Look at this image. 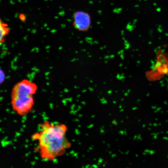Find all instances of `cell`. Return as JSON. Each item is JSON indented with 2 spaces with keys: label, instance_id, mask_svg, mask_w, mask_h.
Returning a JSON list of instances; mask_svg holds the SVG:
<instances>
[{
  "label": "cell",
  "instance_id": "cell-4",
  "mask_svg": "<svg viewBox=\"0 0 168 168\" xmlns=\"http://www.w3.org/2000/svg\"><path fill=\"white\" fill-rule=\"evenodd\" d=\"M10 32L8 24L0 18V45L4 43L6 38Z\"/></svg>",
  "mask_w": 168,
  "mask_h": 168
},
{
  "label": "cell",
  "instance_id": "cell-1",
  "mask_svg": "<svg viewBox=\"0 0 168 168\" xmlns=\"http://www.w3.org/2000/svg\"><path fill=\"white\" fill-rule=\"evenodd\" d=\"M67 127L63 124L45 121L39 125L32 139L38 142L35 150L44 161H52L65 153L71 146L66 137Z\"/></svg>",
  "mask_w": 168,
  "mask_h": 168
},
{
  "label": "cell",
  "instance_id": "cell-3",
  "mask_svg": "<svg viewBox=\"0 0 168 168\" xmlns=\"http://www.w3.org/2000/svg\"><path fill=\"white\" fill-rule=\"evenodd\" d=\"M91 16L87 12L78 11L75 13L73 24L75 28L79 31H86L91 26Z\"/></svg>",
  "mask_w": 168,
  "mask_h": 168
},
{
  "label": "cell",
  "instance_id": "cell-5",
  "mask_svg": "<svg viewBox=\"0 0 168 168\" xmlns=\"http://www.w3.org/2000/svg\"><path fill=\"white\" fill-rule=\"evenodd\" d=\"M6 76L5 73L3 70L0 68V85L3 83L5 81Z\"/></svg>",
  "mask_w": 168,
  "mask_h": 168
},
{
  "label": "cell",
  "instance_id": "cell-2",
  "mask_svg": "<svg viewBox=\"0 0 168 168\" xmlns=\"http://www.w3.org/2000/svg\"><path fill=\"white\" fill-rule=\"evenodd\" d=\"M38 88L36 83L27 79L15 84L11 95L13 111L20 116H26L31 113L34 106V96Z\"/></svg>",
  "mask_w": 168,
  "mask_h": 168
}]
</instances>
